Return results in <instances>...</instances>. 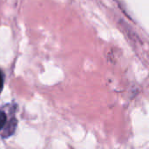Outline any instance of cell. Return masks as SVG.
<instances>
[{
  "instance_id": "6da1fadb",
  "label": "cell",
  "mask_w": 149,
  "mask_h": 149,
  "mask_svg": "<svg viewBox=\"0 0 149 149\" xmlns=\"http://www.w3.org/2000/svg\"><path fill=\"white\" fill-rule=\"evenodd\" d=\"M5 122H6V115H5L4 113L0 111V130L3 128V127L4 126Z\"/></svg>"
},
{
  "instance_id": "7a4b0ae2",
  "label": "cell",
  "mask_w": 149,
  "mask_h": 149,
  "mask_svg": "<svg viewBox=\"0 0 149 149\" xmlns=\"http://www.w3.org/2000/svg\"><path fill=\"white\" fill-rule=\"evenodd\" d=\"M3 73L0 70V93L3 90Z\"/></svg>"
}]
</instances>
